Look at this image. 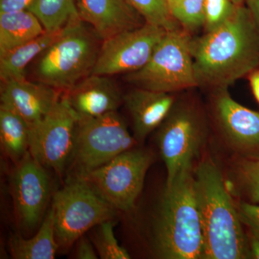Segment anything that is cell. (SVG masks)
Masks as SVG:
<instances>
[{
  "mask_svg": "<svg viewBox=\"0 0 259 259\" xmlns=\"http://www.w3.org/2000/svg\"><path fill=\"white\" fill-rule=\"evenodd\" d=\"M190 51L198 87L228 89L259 67V28L239 5L221 27L191 39Z\"/></svg>",
  "mask_w": 259,
  "mask_h": 259,
  "instance_id": "1",
  "label": "cell"
},
{
  "mask_svg": "<svg viewBox=\"0 0 259 259\" xmlns=\"http://www.w3.org/2000/svg\"><path fill=\"white\" fill-rule=\"evenodd\" d=\"M194 176L202 226V258H249L248 238L219 168L212 161H204Z\"/></svg>",
  "mask_w": 259,
  "mask_h": 259,
  "instance_id": "2",
  "label": "cell"
},
{
  "mask_svg": "<svg viewBox=\"0 0 259 259\" xmlns=\"http://www.w3.org/2000/svg\"><path fill=\"white\" fill-rule=\"evenodd\" d=\"M158 258H202L203 242L192 166L184 168L166 185L154 226Z\"/></svg>",
  "mask_w": 259,
  "mask_h": 259,
  "instance_id": "3",
  "label": "cell"
},
{
  "mask_svg": "<svg viewBox=\"0 0 259 259\" xmlns=\"http://www.w3.org/2000/svg\"><path fill=\"white\" fill-rule=\"evenodd\" d=\"M102 42L81 18L71 20L52 45L37 58L34 78L62 93L69 91L93 74Z\"/></svg>",
  "mask_w": 259,
  "mask_h": 259,
  "instance_id": "4",
  "label": "cell"
},
{
  "mask_svg": "<svg viewBox=\"0 0 259 259\" xmlns=\"http://www.w3.org/2000/svg\"><path fill=\"white\" fill-rule=\"evenodd\" d=\"M136 144L117 111L97 117L78 116L68 179L83 178Z\"/></svg>",
  "mask_w": 259,
  "mask_h": 259,
  "instance_id": "5",
  "label": "cell"
},
{
  "mask_svg": "<svg viewBox=\"0 0 259 259\" xmlns=\"http://www.w3.org/2000/svg\"><path fill=\"white\" fill-rule=\"evenodd\" d=\"M191 37L183 28L168 30L144 67L124 75L134 88L173 93L198 87L190 51Z\"/></svg>",
  "mask_w": 259,
  "mask_h": 259,
  "instance_id": "6",
  "label": "cell"
},
{
  "mask_svg": "<svg viewBox=\"0 0 259 259\" xmlns=\"http://www.w3.org/2000/svg\"><path fill=\"white\" fill-rule=\"evenodd\" d=\"M56 239L67 248L84 233L115 217L116 209L102 198L86 180L67 179L53 198Z\"/></svg>",
  "mask_w": 259,
  "mask_h": 259,
  "instance_id": "7",
  "label": "cell"
},
{
  "mask_svg": "<svg viewBox=\"0 0 259 259\" xmlns=\"http://www.w3.org/2000/svg\"><path fill=\"white\" fill-rule=\"evenodd\" d=\"M153 161L152 153L134 148L82 179L117 210L128 212L134 208Z\"/></svg>",
  "mask_w": 259,
  "mask_h": 259,
  "instance_id": "8",
  "label": "cell"
},
{
  "mask_svg": "<svg viewBox=\"0 0 259 259\" xmlns=\"http://www.w3.org/2000/svg\"><path fill=\"white\" fill-rule=\"evenodd\" d=\"M78 115L64 93L36 125L30 127L29 151L40 164L62 175L74 147Z\"/></svg>",
  "mask_w": 259,
  "mask_h": 259,
  "instance_id": "9",
  "label": "cell"
},
{
  "mask_svg": "<svg viewBox=\"0 0 259 259\" xmlns=\"http://www.w3.org/2000/svg\"><path fill=\"white\" fill-rule=\"evenodd\" d=\"M158 128L157 142L168 185L182 169L192 166L203 143L204 124L193 107L175 105Z\"/></svg>",
  "mask_w": 259,
  "mask_h": 259,
  "instance_id": "10",
  "label": "cell"
},
{
  "mask_svg": "<svg viewBox=\"0 0 259 259\" xmlns=\"http://www.w3.org/2000/svg\"><path fill=\"white\" fill-rule=\"evenodd\" d=\"M167 30L146 23L102 40L93 74H127L144 67Z\"/></svg>",
  "mask_w": 259,
  "mask_h": 259,
  "instance_id": "11",
  "label": "cell"
},
{
  "mask_svg": "<svg viewBox=\"0 0 259 259\" xmlns=\"http://www.w3.org/2000/svg\"><path fill=\"white\" fill-rule=\"evenodd\" d=\"M47 169L28 151L12 175V194L22 229H35L47 209L51 193Z\"/></svg>",
  "mask_w": 259,
  "mask_h": 259,
  "instance_id": "12",
  "label": "cell"
},
{
  "mask_svg": "<svg viewBox=\"0 0 259 259\" xmlns=\"http://www.w3.org/2000/svg\"><path fill=\"white\" fill-rule=\"evenodd\" d=\"M62 92L39 81L12 80L2 83L1 105L21 117L30 127L47 115Z\"/></svg>",
  "mask_w": 259,
  "mask_h": 259,
  "instance_id": "13",
  "label": "cell"
},
{
  "mask_svg": "<svg viewBox=\"0 0 259 259\" xmlns=\"http://www.w3.org/2000/svg\"><path fill=\"white\" fill-rule=\"evenodd\" d=\"M80 18L102 40L146 23L126 0H77Z\"/></svg>",
  "mask_w": 259,
  "mask_h": 259,
  "instance_id": "14",
  "label": "cell"
},
{
  "mask_svg": "<svg viewBox=\"0 0 259 259\" xmlns=\"http://www.w3.org/2000/svg\"><path fill=\"white\" fill-rule=\"evenodd\" d=\"M213 104L218 123L232 144L244 149L259 148V112L235 101L228 89L214 90Z\"/></svg>",
  "mask_w": 259,
  "mask_h": 259,
  "instance_id": "15",
  "label": "cell"
},
{
  "mask_svg": "<svg viewBox=\"0 0 259 259\" xmlns=\"http://www.w3.org/2000/svg\"><path fill=\"white\" fill-rule=\"evenodd\" d=\"M79 117H97L117 111L123 95L112 76L91 74L64 93Z\"/></svg>",
  "mask_w": 259,
  "mask_h": 259,
  "instance_id": "16",
  "label": "cell"
},
{
  "mask_svg": "<svg viewBox=\"0 0 259 259\" xmlns=\"http://www.w3.org/2000/svg\"><path fill=\"white\" fill-rule=\"evenodd\" d=\"M123 103L132 119L134 137L142 141L158 128L175 106L171 93L134 88L123 95Z\"/></svg>",
  "mask_w": 259,
  "mask_h": 259,
  "instance_id": "17",
  "label": "cell"
},
{
  "mask_svg": "<svg viewBox=\"0 0 259 259\" xmlns=\"http://www.w3.org/2000/svg\"><path fill=\"white\" fill-rule=\"evenodd\" d=\"M62 29L59 31H46L30 41L0 56L1 82L26 79L27 66L52 45L60 35Z\"/></svg>",
  "mask_w": 259,
  "mask_h": 259,
  "instance_id": "18",
  "label": "cell"
},
{
  "mask_svg": "<svg viewBox=\"0 0 259 259\" xmlns=\"http://www.w3.org/2000/svg\"><path fill=\"white\" fill-rule=\"evenodd\" d=\"M45 32L38 19L28 10L0 13V56Z\"/></svg>",
  "mask_w": 259,
  "mask_h": 259,
  "instance_id": "19",
  "label": "cell"
},
{
  "mask_svg": "<svg viewBox=\"0 0 259 259\" xmlns=\"http://www.w3.org/2000/svg\"><path fill=\"white\" fill-rule=\"evenodd\" d=\"M59 248L52 208L35 236L25 239L20 235H13L9 239L10 254L15 259H54Z\"/></svg>",
  "mask_w": 259,
  "mask_h": 259,
  "instance_id": "20",
  "label": "cell"
},
{
  "mask_svg": "<svg viewBox=\"0 0 259 259\" xmlns=\"http://www.w3.org/2000/svg\"><path fill=\"white\" fill-rule=\"evenodd\" d=\"M30 127L18 114L0 105V144L8 157L17 163L30 148Z\"/></svg>",
  "mask_w": 259,
  "mask_h": 259,
  "instance_id": "21",
  "label": "cell"
},
{
  "mask_svg": "<svg viewBox=\"0 0 259 259\" xmlns=\"http://www.w3.org/2000/svg\"><path fill=\"white\" fill-rule=\"evenodd\" d=\"M27 10L37 17L47 32L59 31L80 18L77 0H32Z\"/></svg>",
  "mask_w": 259,
  "mask_h": 259,
  "instance_id": "22",
  "label": "cell"
},
{
  "mask_svg": "<svg viewBox=\"0 0 259 259\" xmlns=\"http://www.w3.org/2000/svg\"><path fill=\"white\" fill-rule=\"evenodd\" d=\"M144 19L146 23L168 30L180 28L170 13L167 0H126Z\"/></svg>",
  "mask_w": 259,
  "mask_h": 259,
  "instance_id": "23",
  "label": "cell"
},
{
  "mask_svg": "<svg viewBox=\"0 0 259 259\" xmlns=\"http://www.w3.org/2000/svg\"><path fill=\"white\" fill-rule=\"evenodd\" d=\"M167 3L173 18L187 32L204 26L205 0H167Z\"/></svg>",
  "mask_w": 259,
  "mask_h": 259,
  "instance_id": "24",
  "label": "cell"
},
{
  "mask_svg": "<svg viewBox=\"0 0 259 259\" xmlns=\"http://www.w3.org/2000/svg\"><path fill=\"white\" fill-rule=\"evenodd\" d=\"M92 241L97 254L102 259H129L128 252L119 245L114 233L112 220L96 226L92 235Z\"/></svg>",
  "mask_w": 259,
  "mask_h": 259,
  "instance_id": "25",
  "label": "cell"
},
{
  "mask_svg": "<svg viewBox=\"0 0 259 259\" xmlns=\"http://www.w3.org/2000/svg\"><path fill=\"white\" fill-rule=\"evenodd\" d=\"M237 5L231 0H205L204 28L211 32L223 25L233 16Z\"/></svg>",
  "mask_w": 259,
  "mask_h": 259,
  "instance_id": "26",
  "label": "cell"
},
{
  "mask_svg": "<svg viewBox=\"0 0 259 259\" xmlns=\"http://www.w3.org/2000/svg\"><path fill=\"white\" fill-rule=\"evenodd\" d=\"M238 176L251 202L259 203V158L242 162L238 167Z\"/></svg>",
  "mask_w": 259,
  "mask_h": 259,
  "instance_id": "27",
  "label": "cell"
},
{
  "mask_svg": "<svg viewBox=\"0 0 259 259\" xmlns=\"http://www.w3.org/2000/svg\"><path fill=\"white\" fill-rule=\"evenodd\" d=\"M237 208L242 223L249 228L252 234L259 238V205L241 202Z\"/></svg>",
  "mask_w": 259,
  "mask_h": 259,
  "instance_id": "28",
  "label": "cell"
},
{
  "mask_svg": "<svg viewBox=\"0 0 259 259\" xmlns=\"http://www.w3.org/2000/svg\"><path fill=\"white\" fill-rule=\"evenodd\" d=\"M96 252L94 249L93 245L87 237L81 236L77 241L75 258L78 259H97Z\"/></svg>",
  "mask_w": 259,
  "mask_h": 259,
  "instance_id": "29",
  "label": "cell"
},
{
  "mask_svg": "<svg viewBox=\"0 0 259 259\" xmlns=\"http://www.w3.org/2000/svg\"><path fill=\"white\" fill-rule=\"evenodd\" d=\"M32 0H0V13L27 10Z\"/></svg>",
  "mask_w": 259,
  "mask_h": 259,
  "instance_id": "30",
  "label": "cell"
},
{
  "mask_svg": "<svg viewBox=\"0 0 259 259\" xmlns=\"http://www.w3.org/2000/svg\"><path fill=\"white\" fill-rule=\"evenodd\" d=\"M249 82L252 93L254 95L255 100L259 103V71H253L249 74Z\"/></svg>",
  "mask_w": 259,
  "mask_h": 259,
  "instance_id": "31",
  "label": "cell"
},
{
  "mask_svg": "<svg viewBox=\"0 0 259 259\" xmlns=\"http://www.w3.org/2000/svg\"><path fill=\"white\" fill-rule=\"evenodd\" d=\"M248 243H249L250 257L259 259V238L251 233L248 238Z\"/></svg>",
  "mask_w": 259,
  "mask_h": 259,
  "instance_id": "32",
  "label": "cell"
},
{
  "mask_svg": "<svg viewBox=\"0 0 259 259\" xmlns=\"http://www.w3.org/2000/svg\"><path fill=\"white\" fill-rule=\"evenodd\" d=\"M245 3L259 28V0H245Z\"/></svg>",
  "mask_w": 259,
  "mask_h": 259,
  "instance_id": "33",
  "label": "cell"
},
{
  "mask_svg": "<svg viewBox=\"0 0 259 259\" xmlns=\"http://www.w3.org/2000/svg\"><path fill=\"white\" fill-rule=\"evenodd\" d=\"M231 1L237 6H239V5H243V3H245V0H231Z\"/></svg>",
  "mask_w": 259,
  "mask_h": 259,
  "instance_id": "34",
  "label": "cell"
}]
</instances>
